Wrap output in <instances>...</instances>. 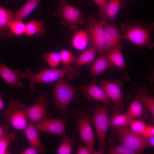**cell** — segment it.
I'll list each match as a JSON object with an SVG mask.
<instances>
[{"instance_id": "obj_1", "label": "cell", "mask_w": 154, "mask_h": 154, "mask_svg": "<svg viewBox=\"0 0 154 154\" xmlns=\"http://www.w3.org/2000/svg\"><path fill=\"white\" fill-rule=\"evenodd\" d=\"M153 23H148L139 19L133 20L129 19L125 20L121 29L122 39L128 40L140 47L146 46L149 49L154 46L153 36Z\"/></svg>"}, {"instance_id": "obj_2", "label": "cell", "mask_w": 154, "mask_h": 154, "mask_svg": "<svg viewBox=\"0 0 154 154\" xmlns=\"http://www.w3.org/2000/svg\"><path fill=\"white\" fill-rule=\"evenodd\" d=\"M77 69L74 66L71 68L58 69L44 68L42 71L34 74L28 68L25 69V72H22V77L27 78L30 83L31 92L34 93L35 85L37 83H49L54 81L68 75V80H72L79 75Z\"/></svg>"}, {"instance_id": "obj_3", "label": "cell", "mask_w": 154, "mask_h": 154, "mask_svg": "<svg viewBox=\"0 0 154 154\" xmlns=\"http://www.w3.org/2000/svg\"><path fill=\"white\" fill-rule=\"evenodd\" d=\"M53 95L54 106L60 112L61 117L68 119L69 121L68 109L71 101L74 100L78 90L61 78L56 81Z\"/></svg>"}, {"instance_id": "obj_4", "label": "cell", "mask_w": 154, "mask_h": 154, "mask_svg": "<svg viewBox=\"0 0 154 154\" xmlns=\"http://www.w3.org/2000/svg\"><path fill=\"white\" fill-rule=\"evenodd\" d=\"M89 109H80L77 108H71L68 113L70 123L74 121L82 142L86 146L94 147L95 141L90 122Z\"/></svg>"}, {"instance_id": "obj_5", "label": "cell", "mask_w": 154, "mask_h": 154, "mask_svg": "<svg viewBox=\"0 0 154 154\" xmlns=\"http://www.w3.org/2000/svg\"><path fill=\"white\" fill-rule=\"evenodd\" d=\"M81 12L80 7H74L64 1L60 2L57 10L52 15L60 16L62 19L61 24L68 27L74 35L78 31V24L85 23Z\"/></svg>"}, {"instance_id": "obj_6", "label": "cell", "mask_w": 154, "mask_h": 154, "mask_svg": "<svg viewBox=\"0 0 154 154\" xmlns=\"http://www.w3.org/2000/svg\"><path fill=\"white\" fill-rule=\"evenodd\" d=\"M29 106L17 100H11L9 107L3 112V116L7 124L15 129L23 130L27 124V112Z\"/></svg>"}, {"instance_id": "obj_7", "label": "cell", "mask_w": 154, "mask_h": 154, "mask_svg": "<svg viewBox=\"0 0 154 154\" xmlns=\"http://www.w3.org/2000/svg\"><path fill=\"white\" fill-rule=\"evenodd\" d=\"M108 106L105 104L95 106V111L94 115L90 118V121L94 124L99 141L100 147L96 154L106 153L105 140L109 127V120L108 116Z\"/></svg>"}, {"instance_id": "obj_8", "label": "cell", "mask_w": 154, "mask_h": 154, "mask_svg": "<svg viewBox=\"0 0 154 154\" xmlns=\"http://www.w3.org/2000/svg\"><path fill=\"white\" fill-rule=\"evenodd\" d=\"M116 131L119 142L140 154L149 146L147 138L134 133L128 127Z\"/></svg>"}, {"instance_id": "obj_9", "label": "cell", "mask_w": 154, "mask_h": 154, "mask_svg": "<svg viewBox=\"0 0 154 154\" xmlns=\"http://www.w3.org/2000/svg\"><path fill=\"white\" fill-rule=\"evenodd\" d=\"M87 33L89 38V46L94 47L97 53L101 54L105 45L104 29L100 19L89 16Z\"/></svg>"}, {"instance_id": "obj_10", "label": "cell", "mask_w": 154, "mask_h": 154, "mask_svg": "<svg viewBox=\"0 0 154 154\" xmlns=\"http://www.w3.org/2000/svg\"><path fill=\"white\" fill-rule=\"evenodd\" d=\"M122 81L117 80L115 82L110 80H102L99 84L100 87L105 92L107 97L113 102L115 106L114 112L120 113L124 110L122 104L124 96L121 89Z\"/></svg>"}, {"instance_id": "obj_11", "label": "cell", "mask_w": 154, "mask_h": 154, "mask_svg": "<svg viewBox=\"0 0 154 154\" xmlns=\"http://www.w3.org/2000/svg\"><path fill=\"white\" fill-rule=\"evenodd\" d=\"M96 79V77H94L93 80L88 84L80 86L78 88V89L81 90L83 96L89 101L102 102L103 104H106L111 108L114 110V105L103 90L97 85Z\"/></svg>"}, {"instance_id": "obj_12", "label": "cell", "mask_w": 154, "mask_h": 154, "mask_svg": "<svg viewBox=\"0 0 154 154\" xmlns=\"http://www.w3.org/2000/svg\"><path fill=\"white\" fill-rule=\"evenodd\" d=\"M35 102L34 104L28 108L27 116V119L36 124L48 118L49 114L46 111V107L49 102L42 94L39 95Z\"/></svg>"}, {"instance_id": "obj_13", "label": "cell", "mask_w": 154, "mask_h": 154, "mask_svg": "<svg viewBox=\"0 0 154 154\" xmlns=\"http://www.w3.org/2000/svg\"><path fill=\"white\" fill-rule=\"evenodd\" d=\"M68 119L61 117L58 119H46L35 124V127L38 131L47 132L57 135L63 137L66 136L65 129Z\"/></svg>"}, {"instance_id": "obj_14", "label": "cell", "mask_w": 154, "mask_h": 154, "mask_svg": "<svg viewBox=\"0 0 154 154\" xmlns=\"http://www.w3.org/2000/svg\"><path fill=\"white\" fill-rule=\"evenodd\" d=\"M101 21L104 33L105 45L103 53L106 54L121 42L122 38L116 23L113 22L109 23L104 20Z\"/></svg>"}, {"instance_id": "obj_15", "label": "cell", "mask_w": 154, "mask_h": 154, "mask_svg": "<svg viewBox=\"0 0 154 154\" xmlns=\"http://www.w3.org/2000/svg\"><path fill=\"white\" fill-rule=\"evenodd\" d=\"M124 0H109L102 9H98L97 13L99 19L106 21L114 20L120 10L127 7V4Z\"/></svg>"}, {"instance_id": "obj_16", "label": "cell", "mask_w": 154, "mask_h": 154, "mask_svg": "<svg viewBox=\"0 0 154 154\" xmlns=\"http://www.w3.org/2000/svg\"><path fill=\"white\" fill-rule=\"evenodd\" d=\"M22 72L19 70H13L0 62V76L6 83L12 88H22V83L20 80L22 78Z\"/></svg>"}, {"instance_id": "obj_17", "label": "cell", "mask_w": 154, "mask_h": 154, "mask_svg": "<svg viewBox=\"0 0 154 154\" xmlns=\"http://www.w3.org/2000/svg\"><path fill=\"white\" fill-rule=\"evenodd\" d=\"M35 125V123L31 121H28L23 131L31 146L37 149L39 153L44 154L46 151L41 142L38 131Z\"/></svg>"}, {"instance_id": "obj_18", "label": "cell", "mask_w": 154, "mask_h": 154, "mask_svg": "<svg viewBox=\"0 0 154 154\" xmlns=\"http://www.w3.org/2000/svg\"><path fill=\"white\" fill-rule=\"evenodd\" d=\"M137 91L138 93L135 96L130 94H128L127 98L137 99L140 101L149 110L152 115V122L153 123L154 119V98L148 93L147 88L146 87L140 88L135 85Z\"/></svg>"}, {"instance_id": "obj_19", "label": "cell", "mask_w": 154, "mask_h": 154, "mask_svg": "<svg viewBox=\"0 0 154 154\" xmlns=\"http://www.w3.org/2000/svg\"><path fill=\"white\" fill-rule=\"evenodd\" d=\"M14 12L0 6V37L4 38L12 35L9 25Z\"/></svg>"}, {"instance_id": "obj_20", "label": "cell", "mask_w": 154, "mask_h": 154, "mask_svg": "<svg viewBox=\"0 0 154 154\" xmlns=\"http://www.w3.org/2000/svg\"><path fill=\"white\" fill-rule=\"evenodd\" d=\"M131 119L126 113L121 114L114 112L110 116L109 127L111 130L116 131L128 127Z\"/></svg>"}, {"instance_id": "obj_21", "label": "cell", "mask_w": 154, "mask_h": 154, "mask_svg": "<svg viewBox=\"0 0 154 154\" xmlns=\"http://www.w3.org/2000/svg\"><path fill=\"white\" fill-rule=\"evenodd\" d=\"M110 69H116L104 54L96 59L92 67L90 74L91 76L96 77L105 71Z\"/></svg>"}, {"instance_id": "obj_22", "label": "cell", "mask_w": 154, "mask_h": 154, "mask_svg": "<svg viewBox=\"0 0 154 154\" xmlns=\"http://www.w3.org/2000/svg\"><path fill=\"white\" fill-rule=\"evenodd\" d=\"M123 47V44L120 42L110 52L104 54L114 66L125 71V61L122 52Z\"/></svg>"}, {"instance_id": "obj_23", "label": "cell", "mask_w": 154, "mask_h": 154, "mask_svg": "<svg viewBox=\"0 0 154 154\" xmlns=\"http://www.w3.org/2000/svg\"><path fill=\"white\" fill-rule=\"evenodd\" d=\"M126 113L132 119H146L149 117L146 107L143 106L140 101L135 99H134L130 105Z\"/></svg>"}, {"instance_id": "obj_24", "label": "cell", "mask_w": 154, "mask_h": 154, "mask_svg": "<svg viewBox=\"0 0 154 154\" xmlns=\"http://www.w3.org/2000/svg\"><path fill=\"white\" fill-rule=\"evenodd\" d=\"M42 0H27L18 10L13 13L12 21L23 20L29 15Z\"/></svg>"}, {"instance_id": "obj_25", "label": "cell", "mask_w": 154, "mask_h": 154, "mask_svg": "<svg viewBox=\"0 0 154 154\" xmlns=\"http://www.w3.org/2000/svg\"><path fill=\"white\" fill-rule=\"evenodd\" d=\"M44 23L42 21L32 20L25 24L24 33L27 37L34 34L39 36H43L46 31L43 27Z\"/></svg>"}, {"instance_id": "obj_26", "label": "cell", "mask_w": 154, "mask_h": 154, "mask_svg": "<svg viewBox=\"0 0 154 154\" xmlns=\"http://www.w3.org/2000/svg\"><path fill=\"white\" fill-rule=\"evenodd\" d=\"M97 53L94 47L89 46L78 57L76 64L74 67L77 69L80 66L92 63L95 60Z\"/></svg>"}, {"instance_id": "obj_27", "label": "cell", "mask_w": 154, "mask_h": 154, "mask_svg": "<svg viewBox=\"0 0 154 154\" xmlns=\"http://www.w3.org/2000/svg\"><path fill=\"white\" fill-rule=\"evenodd\" d=\"M74 35L72 42L73 46L80 50L85 49L89 41L87 32L80 30L77 31Z\"/></svg>"}, {"instance_id": "obj_28", "label": "cell", "mask_w": 154, "mask_h": 154, "mask_svg": "<svg viewBox=\"0 0 154 154\" xmlns=\"http://www.w3.org/2000/svg\"><path fill=\"white\" fill-rule=\"evenodd\" d=\"M74 143L73 139L67 136L63 137L61 143L56 150L58 154H70L73 151Z\"/></svg>"}, {"instance_id": "obj_29", "label": "cell", "mask_w": 154, "mask_h": 154, "mask_svg": "<svg viewBox=\"0 0 154 154\" xmlns=\"http://www.w3.org/2000/svg\"><path fill=\"white\" fill-rule=\"evenodd\" d=\"M60 55L61 61L64 66V68H71L73 67L71 64L76 62L78 58V56H74L71 50H63L59 51Z\"/></svg>"}, {"instance_id": "obj_30", "label": "cell", "mask_w": 154, "mask_h": 154, "mask_svg": "<svg viewBox=\"0 0 154 154\" xmlns=\"http://www.w3.org/2000/svg\"><path fill=\"white\" fill-rule=\"evenodd\" d=\"M17 139L16 134L9 131L5 136L0 139V154L10 153L7 151V149L10 144Z\"/></svg>"}, {"instance_id": "obj_31", "label": "cell", "mask_w": 154, "mask_h": 154, "mask_svg": "<svg viewBox=\"0 0 154 154\" xmlns=\"http://www.w3.org/2000/svg\"><path fill=\"white\" fill-rule=\"evenodd\" d=\"M108 154H138V152L121 144L118 146L108 145Z\"/></svg>"}, {"instance_id": "obj_32", "label": "cell", "mask_w": 154, "mask_h": 154, "mask_svg": "<svg viewBox=\"0 0 154 154\" xmlns=\"http://www.w3.org/2000/svg\"><path fill=\"white\" fill-rule=\"evenodd\" d=\"M42 56L47 64L53 68H56L61 61L59 52H53L44 53L42 54Z\"/></svg>"}, {"instance_id": "obj_33", "label": "cell", "mask_w": 154, "mask_h": 154, "mask_svg": "<svg viewBox=\"0 0 154 154\" xmlns=\"http://www.w3.org/2000/svg\"><path fill=\"white\" fill-rule=\"evenodd\" d=\"M25 24L23 21H12L9 25L10 32L12 35L20 36L24 33Z\"/></svg>"}, {"instance_id": "obj_34", "label": "cell", "mask_w": 154, "mask_h": 154, "mask_svg": "<svg viewBox=\"0 0 154 154\" xmlns=\"http://www.w3.org/2000/svg\"><path fill=\"white\" fill-rule=\"evenodd\" d=\"M129 126L130 129L133 132L141 135L147 125L144 122L141 121L133 119L131 120Z\"/></svg>"}, {"instance_id": "obj_35", "label": "cell", "mask_w": 154, "mask_h": 154, "mask_svg": "<svg viewBox=\"0 0 154 154\" xmlns=\"http://www.w3.org/2000/svg\"><path fill=\"white\" fill-rule=\"evenodd\" d=\"M96 149L94 147L81 145L77 150V154H96Z\"/></svg>"}, {"instance_id": "obj_36", "label": "cell", "mask_w": 154, "mask_h": 154, "mask_svg": "<svg viewBox=\"0 0 154 154\" xmlns=\"http://www.w3.org/2000/svg\"><path fill=\"white\" fill-rule=\"evenodd\" d=\"M141 135L146 138L154 135V126L153 125H147Z\"/></svg>"}, {"instance_id": "obj_37", "label": "cell", "mask_w": 154, "mask_h": 154, "mask_svg": "<svg viewBox=\"0 0 154 154\" xmlns=\"http://www.w3.org/2000/svg\"><path fill=\"white\" fill-rule=\"evenodd\" d=\"M39 152L38 150L36 148L33 147H29L20 153V154H37Z\"/></svg>"}, {"instance_id": "obj_38", "label": "cell", "mask_w": 154, "mask_h": 154, "mask_svg": "<svg viewBox=\"0 0 154 154\" xmlns=\"http://www.w3.org/2000/svg\"><path fill=\"white\" fill-rule=\"evenodd\" d=\"M9 132V128L7 126L4 124L0 125V139L5 136Z\"/></svg>"}, {"instance_id": "obj_39", "label": "cell", "mask_w": 154, "mask_h": 154, "mask_svg": "<svg viewBox=\"0 0 154 154\" xmlns=\"http://www.w3.org/2000/svg\"><path fill=\"white\" fill-rule=\"evenodd\" d=\"M98 7L99 9L103 8L106 5L108 2V0H93Z\"/></svg>"}, {"instance_id": "obj_40", "label": "cell", "mask_w": 154, "mask_h": 154, "mask_svg": "<svg viewBox=\"0 0 154 154\" xmlns=\"http://www.w3.org/2000/svg\"><path fill=\"white\" fill-rule=\"evenodd\" d=\"M148 143L152 147L154 146V135L147 138Z\"/></svg>"}, {"instance_id": "obj_41", "label": "cell", "mask_w": 154, "mask_h": 154, "mask_svg": "<svg viewBox=\"0 0 154 154\" xmlns=\"http://www.w3.org/2000/svg\"><path fill=\"white\" fill-rule=\"evenodd\" d=\"M4 108V104L2 98V92H0V110Z\"/></svg>"}, {"instance_id": "obj_42", "label": "cell", "mask_w": 154, "mask_h": 154, "mask_svg": "<svg viewBox=\"0 0 154 154\" xmlns=\"http://www.w3.org/2000/svg\"><path fill=\"white\" fill-rule=\"evenodd\" d=\"M64 1V0H60V2Z\"/></svg>"}]
</instances>
